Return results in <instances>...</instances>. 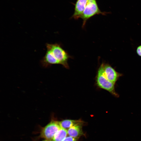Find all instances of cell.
<instances>
[{"mask_svg": "<svg viewBox=\"0 0 141 141\" xmlns=\"http://www.w3.org/2000/svg\"><path fill=\"white\" fill-rule=\"evenodd\" d=\"M47 50L41 61L43 66L46 67L52 64H60L65 67H69L67 61L71 57L57 43H46Z\"/></svg>", "mask_w": 141, "mask_h": 141, "instance_id": "obj_1", "label": "cell"}, {"mask_svg": "<svg viewBox=\"0 0 141 141\" xmlns=\"http://www.w3.org/2000/svg\"><path fill=\"white\" fill-rule=\"evenodd\" d=\"M107 13L102 12L99 9L96 0H89L80 18L83 20L82 27L85 26L87 21L96 15H105Z\"/></svg>", "mask_w": 141, "mask_h": 141, "instance_id": "obj_2", "label": "cell"}, {"mask_svg": "<svg viewBox=\"0 0 141 141\" xmlns=\"http://www.w3.org/2000/svg\"><path fill=\"white\" fill-rule=\"evenodd\" d=\"M96 81L98 87L108 91L116 97L119 96L115 90V84L110 81L106 78L101 64L98 70Z\"/></svg>", "mask_w": 141, "mask_h": 141, "instance_id": "obj_3", "label": "cell"}, {"mask_svg": "<svg viewBox=\"0 0 141 141\" xmlns=\"http://www.w3.org/2000/svg\"><path fill=\"white\" fill-rule=\"evenodd\" d=\"M61 128L59 121L52 120L42 129L40 136L46 140L52 141L55 134Z\"/></svg>", "mask_w": 141, "mask_h": 141, "instance_id": "obj_4", "label": "cell"}, {"mask_svg": "<svg viewBox=\"0 0 141 141\" xmlns=\"http://www.w3.org/2000/svg\"><path fill=\"white\" fill-rule=\"evenodd\" d=\"M102 65L104 73L107 79L115 84L116 82L122 74L118 72L108 64L102 63Z\"/></svg>", "mask_w": 141, "mask_h": 141, "instance_id": "obj_5", "label": "cell"}, {"mask_svg": "<svg viewBox=\"0 0 141 141\" xmlns=\"http://www.w3.org/2000/svg\"><path fill=\"white\" fill-rule=\"evenodd\" d=\"M89 0H77L74 4V12L71 18L75 19L80 18Z\"/></svg>", "mask_w": 141, "mask_h": 141, "instance_id": "obj_6", "label": "cell"}, {"mask_svg": "<svg viewBox=\"0 0 141 141\" xmlns=\"http://www.w3.org/2000/svg\"><path fill=\"white\" fill-rule=\"evenodd\" d=\"M83 124H77L69 128L67 130L68 135L78 139L81 136L84 135L82 129V125Z\"/></svg>", "mask_w": 141, "mask_h": 141, "instance_id": "obj_7", "label": "cell"}, {"mask_svg": "<svg viewBox=\"0 0 141 141\" xmlns=\"http://www.w3.org/2000/svg\"><path fill=\"white\" fill-rule=\"evenodd\" d=\"M59 123L61 127L67 130L75 125L83 124V122L80 120L66 119L59 121Z\"/></svg>", "mask_w": 141, "mask_h": 141, "instance_id": "obj_8", "label": "cell"}, {"mask_svg": "<svg viewBox=\"0 0 141 141\" xmlns=\"http://www.w3.org/2000/svg\"><path fill=\"white\" fill-rule=\"evenodd\" d=\"M67 134V130L61 127L55 133L52 141H62Z\"/></svg>", "mask_w": 141, "mask_h": 141, "instance_id": "obj_9", "label": "cell"}, {"mask_svg": "<svg viewBox=\"0 0 141 141\" xmlns=\"http://www.w3.org/2000/svg\"><path fill=\"white\" fill-rule=\"evenodd\" d=\"M77 139L69 136L66 137L62 141H77Z\"/></svg>", "mask_w": 141, "mask_h": 141, "instance_id": "obj_10", "label": "cell"}, {"mask_svg": "<svg viewBox=\"0 0 141 141\" xmlns=\"http://www.w3.org/2000/svg\"><path fill=\"white\" fill-rule=\"evenodd\" d=\"M136 52L137 55L141 57V45L138 46L136 49Z\"/></svg>", "mask_w": 141, "mask_h": 141, "instance_id": "obj_11", "label": "cell"}, {"mask_svg": "<svg viewBox=\"0 0 141 141\" xmlns=\"http://www.w3.org/2000/svg\"><path fill=\"white\" fill-rule=\"evenodd\" d=\"M43 141H52L49 140H43Z\"/></svg>", "mask_w": 141, "mask_h": 141, "instance_id": "obj_12", "label": "cell"}]
</instances>
